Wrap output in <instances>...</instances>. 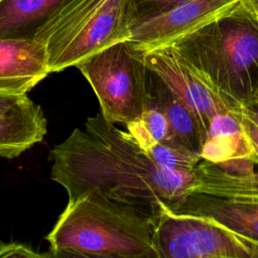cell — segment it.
Returning a JSON list of instances; mask_svg holds the SVG:
<instances>
[{
	"label": "cell",
	"mask_w": 258,
	"mask_h": 258,
	"mask_svg": "<svg viewBox=\"0 0 258 258\" xmlns=\"http://www.w3.org/2000/svg\"><path fill=\"white\" fill-rule=\"evenodd\" d=\"M139 119L154 141L160 143H176L172 137L171 130L164 113L151 100L150 96L148 106Z\"/></svg>",
	"instance_id": "obj_17"
},
{
	"label": "cell",
	"mask_w": 258,
	"mask_h": 258,
	"mask_svg": "<svg viewBox=\"0 0 258 258\" xmlns=\"http://www.w3.org/2000/svg\"><path fill=\"white\" fill-rule=\"evenodd\" d=\"M26 97L27 95H10L0 93V110L8 109L24 100Z\"/></svg>",
	"instance_id": "obj_20"
},
{
	"label": "cell",
	"mask_w": 258,
	"mask_h": 258,
	"mask_svg": "<svg viewBox=\"0 0 258 258\" xmlns=\"http://www.w3.org/2000/svg\"><path fill=\"white\" fill-rule=\"evenodd\" d=\"M126 127L144 152L160 166L178 170H192L202 160L201 154L177 143L154 141L140 119L128 123Z\"/></svg>",
	"instance_id": "obj_15"
},
{
	"label": "cell",
	"mask_w": 258,
	"mask_h": 258,
	"mask_svg": "<svg viewBox=\"0 0 258 258\" xmlns=\"http://www.w3.org/2000/svg\"><path fill=\"white\" fill-rule=\"evenodd\" d=\"M143 58L146 67L195 114L206 135L216 116L232 113L239 106L224 97L197 68L169 45L143 51Z\"/></svg>",
	"instance_id": "obj_7"
},
{
	"label": "cell",
	"mask_w": 258,
	"mask_h": 258,
	"mask_svg": "<svg viewBox=\"0 0 258 258\" xmlns=\"http://www.w3.org/2000/svg\"><path fill=\"white\" fill-rule=\"evenodd\" d=\"M256 11H257V14H258V9H256ZM255 105H257V106H258V102H257Z\"/></svg>",
	"instance_id": "obj_22"
},
{
	"label": "cell",
	"mask_w": 258,
	"mask_h": 258,
	"mask_svg": "<svg viewBox=\"0 0 258 258\" xmlns=\"http://www.w3.org/2000/svg\"><path fill=\"white\" fill-rule=\"evenodd\" d=\"M167 209L174 214L214 220L258 243V199L224 198L194 192Z\"/></svg>",
	"instance_id": "obj_10"
},
{
	"label": "cell",
	"mask_w": 258,
	"mask_h": 258,
	"mask_svg": "<svg viewBox=\"0 0 258 258\" xmlns=\"http://www.w3.org/2000/svg\"><path fill=\"white\" fill-rule=\"evenodd\" d=\"M201 155L214 164L238 158L255 162L252 145L240 122L231 113L218 115L212 120Z\"/></svg>",
	"instance_id": "obj_14"
},
{
	"label": "cell",
	"mask_w": 258,
	"mask_h": 258,
	"mask_svg": "<svg viewBox=\"0 0 258 258\" xmlns=\"http://www.w3.org/2000/svg\"><path fill=\"white\" fill-rule=\"evenodd\" d=\"M155 217L97 189L69 199L45 239L50 257L158 258Z\"/></svg>",
	"instance_id": "obj_2"
},
{
	"label": "cell",
	"mask_w": 258,
	"mask_h": 258,
	"mask_svg": "<svg viewBox=\"0 0 258 258\" xmlns=\"http://www.w3.org/2000/svg\"><path fill=\"white\" fill-rule=\"evenodd\" d=\"M149 96L164 113L175 142L201 154L207 135L198 118L150 70Z\"/></svg>",
	"instance_id": "obj_12"
},
{
	"label": "cell",
	"mask_w": 258,
	"mask_h": 258,
	"mask_svg": "<svg viewBox=\"0 0 258 258\" xmlns=\"http://www.w3.org/2000/svg\"><path fill=\"white\" fill-rule=\"evenodd\" d=\"M238 0H191L130 27L129 39L147 51L171 44L206 24Z\"/></svg>",
	"instance_id": "obj_8"
},
{
	"label": "cell",
	"mask_w": 258,
	"mask_h": 258,
	"mask_svg": "<svg viewBox=\"0 0 258 258\" xmlns=\"http://www.w3.org/2000/svg\"><path fill=\"white\" fill-rule=\"evenodd\" d=\"M70 0H0V38H34Z\"/></svg>",
	"instance_id": "obj_13"
},
{
	"label": "cell",
	"mask_w": 258,
	"mask_h": 258,
	"mask_svg": "<svg viewBox=\"0 0 258 258\" xmlns=\"http://www.w3.org/2000/svg\"><path fill=\"white\" fill-rule=\"evenodd\" d=\"M158 258H258V243L218 222L174 214L161 204L155 216Z\"/></svg>",
	"instance_id": "obj_6"
},
{
	"label": "cell",
	"mask_w": 258,
	"mask_h": 258,
	"mask_svg": "<svg viewBox=\"0 0 258 258\" xmlns=\"http://www.w3.org/2000/svg\"><path fill=\"white\" fill-rule=\"evenodd\" d=\"M243 1L247 2L248 4H250L255 9H258V0H243Z\"/></svg>",
	"instance_id": "obj_21"
},
{
	"label": "cell",
	"mask_w": 258,
	"mask_h": 258,
	"mask_svg": "<svg viewBox=\"0 0 258 258\" xmlns=\"http://www.w3.org/2000/svg\"><path fill=\"white\" fill-rule=\"evenodd\" d=\"M51 158L50 178L66 189L69 199L97 189L154 217L161 204L170 207L199 188L195 168L158 165L128 131L117 128L101 113L89 117L84 130L74 129L55 145Z\"/></svg>",
	"instance_id": "obj_1"
},
{
	"label": "cell",
	"mask_w": 258,
	"mask_h": 258,
	"mask_svg": "<svg viewBox=\"0 0 258 258\" xmlns=\"http://www.w3.org/2000/svg\"><path fill=\"white\" fill-rule=\"evenodd\" d=\"M46 118L40 106L28 96L14 106L0 110V157L12 159L41 142Z\"/></svg>",
	"instance_id": "obj_11"
},
{
	"label": "cell",
	"mask_w": 258,
	"mask_h": 258,
	"mask_svg": "<svg viewBox=\"0 0 258 258\" xmlns=\"http://www.w3.org/2000/svg\"><path fill=\"white\" fill-rule=\"evenodd\" d=\"M130 37L129 0H70L35 34L49 74Z\"/></svg>",
	"instance_id": "obj_4"
},
{
	"label": "cell",
	"mask_w": 258,
	"mask_h": 258,
	"mask_svg": "<svg viewBox=\"0 0 258 258\" xmlns=\"http://www.w3.org/2000/svg\"><path fill=\"white\" fill-rule=\"evenodd\" d=\"M241 124L246 133L254 153V160L258 166V106L239 105L231 113Z\"/></svg>",
	"instance_id": "obj_18"
},
{
	"label": "cell",
	"mask_w": 258,
	"mask_h": 258,
	"mask_svg": "<svg viewBox=\"0 0 258 258\" xmlns=\"http://www.w3.org/2000/svg\"><path fill=\"white\" fill-rule=\"evenodd\" d=\"M0 257H50L48 253H38L28 245L16 242H2L0 240Z\"/></svg>",
	"instance_id": "obj_19"
},
{
	"label": "cell",
	"mask_w": 258,
	"mask_h": 258,
	"mask_svg": "<svg viewBox=\"0 0 258 258\" xmlns=\"http://www.w3.org/2000/svg\"><path fill=\"white\" fill-rule=\"evenodd\" d=\"M47 75L42 43L34 38H0V93L27 95Z\"/></svg>",
	"instance_id": "obj_9"
},
{
	"label": "cell",
	"mask_w": 258,
	"mask_h": 258,
	"mask_svg": "<svg viewBox=\"0 0 258 258\" xmlns=\"http://www.w3.org/2000/svg\"><path fill=\"white\" fill-rule=\"evenodd\" d=\"M169 46L232 103L258 102V14L247 2L238 0Z\"/></svg>",
	"instance_id": "obj_3"
},
{
	"label": "cell",
	"mask_w": 258,
	"mask_h": 258,
	"mask_svg": "<svg viewBox=\"0 0 258 258\" xmlns=\"http://www.w3.org/2000/svg\"><path fill=\"white\" fill-rule=\"evenodd\" d=\"M191 0H129L130 27Z\"/></svg>",
	"instance_id": "obj_16"
},
{
	"label": "cell",
	"mask_w": 258,
	"mask_h": 258,
	"mask_svg": "<svg viewBox=\"0 0 258 258\" xmlns=\"http://www.w3.org/2000/svg\"><path fill=\"white\" fill-rule=\"evenodd\" d=\"M77 69L91 85L102 116L111 123L139 119L149 102V69L143 51L130 40L116 42L80 61Z\"/></svg>",
	"instance_id": "obj_5"
}]
</instances>
